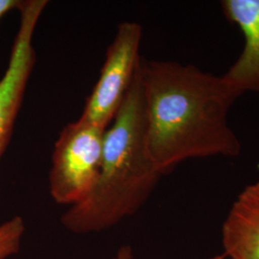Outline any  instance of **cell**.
<instances>
[{
	"instance_id": "cell-1",
	"label": "cell",
	"mask_w": 259,
	"mask_h": 259,
	"mask_svg": "<svg viewBox=\"0 0 259 259\" xmlns=\"http://www.w3.org/2000/svg\"><path fill=\"white\" fill-rule=\"evenodd\" d=\"M141 77L149 153L163 175L187 159L240 155L229 112L241 94L222 75L142 57Z\"/></svg>"
},
{
	"instance_id": "cell-2",
	"label": "cell",
	"mask_w": 259,
	"mask_h": 259,
	"mask_svg": "<svg viewBox=\"0 0 259 259\" xmlns=\"http://www.w3.org/2000/svg\"><path fill=\"white\" fill-rule=\"evenodd\" d=\"M141 60L104 138L97 181L83 201L62 216L69 232H104L139 211L153 193L162 172L149 153Z\"/></svg>"
},
{
	"instance_id": "cell-3",
	"label": "cell",
	"mask_w": 259,
	"mask_h": 259,
	"mask_svg": "<svg viewBox=\"0 0 259 259\" xmlns=\"http://www.w3.org/2000/svg\"><path fill=\"white\" fill-rule=\"evenodd\" d=\"M106 129L78 119L57 139L49 190L57 204L74 205L90 194L100 172Z\"/></svg>"
},
{
	"instance_id": "cell-4",
	"label": "cell",
	"mask_w": 259,
	"mask_h": 259,
	"mask_svg": "<svg viewBox=\"0 0 259 259\" xmlns=\"http://www.w3.org/2000/svg\"><path fill=\"white\" fill-rule=\"evenodd\" d=\"M141 39L142 27L139 23L124 21L118 25L80 119L104 129L110 126L139 67Z\"/></svg>"
},
{
	"instance_id": "cell-5",
	"label": "cell",
	"mask_w": 259,
	"mask_h": 259,
	"mask_svg": "<svg viewBox=\"0 0 259 259\" xmlns=\"http://www.w3.org/2000/svg\"><path fill=\"white\" fill-rule=\"evenodd\" d=\"M47 4V0H26L19 10V31L11 50L7 69L0 79V158L12 138L28 81L36 64L33 37Z\"/></svg>"
},
{
	"instance_id": "cell-6",
	"label": "cell",
	"mask_w": 259,
	"mask_h": 259,
	"mask_svg": "<svg viewBox=\"0 0 259 259\" xmlns=\"http://www.w3.org/2000/svg\"><path fill=\"white\" fill-rule=\"evenodd\" d=\"M221 8L244 37L240 56L223 78L241 95L259 93V0H223Z\"/></svg>"
},
{
	"instance_id": "cell-7",
	"label": "cell",
	"mask_w": 259,
	"mask_h": 259,
	"mask_svg": "<svg viewBox=\"0 0 259 259\" xmlns=\"http://www.w3.org/2000/svg\"><path fill=\"white\" fill-rule=\"evenodd\" d=\"M221 241L226 258L259 259V181L246 186L232 203Z\"/></svg>"
},
{
	"instance_id": "cell-8",
	"label": "cell",
	"mask_w": 259,
	"mask_h": 259,
	"mask_svg": "<svg viewBox=\"0 0 259 259\" xmlns=\"http://www.w3.org/2000/svg\"><path fill=\"white\" fill-rule=\"evenodd\" d=\"M24 232L25 225L19 216L0 224V259H8L19 252Z\"/></svg>"
},
{
	"instance_id": "cell-9",
	"label": "cell",
	"mask_w": 259,
	"mask_h": 259,
	"mask_svg": "<svg viewBox=\"0 0 259 259\" xmlns=\"http://www.w3.org/2000/svg\"><path fill=\"white\" fill-rule=\"evenodd\" d=\"M23 0H0V19L12 10H19Z\"/></svg>"
},
{
	"instance_id": "cell-10",
	"label": "cell",
	"mask_w": 259,
	"mask_h": 259,
	"mask_svg": "<svg viewBox=\"0 0 259 259\" xmlns=\"http://www.w3.org/2000/svg\"><path fill=\"white\" fill-rule=\"evenodd\" d=\"M117 259H131L129 256H127V255H125V254H119L118 255V257Z\"/></svg>"
},
{
	"instance_id": "cell-11",
	"label": "cell",
	"mask_w": 259,
	"mask_h": 259,
	"mask_svg": "<svg viewBox=\"0 0 259 259\" xmlns=\"http://www.w3.org/2000/svg\"><path fill=\"white\" fill-rule=\"evenodd\" d=\"M217 259H226V257H225V256L222 254V255H218Z\"/></svg>"
}]
</instances>
